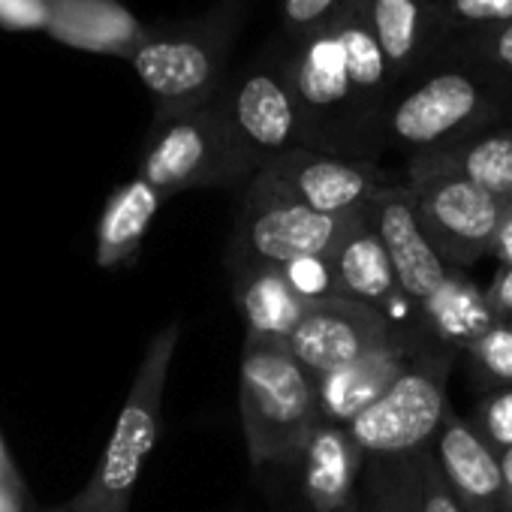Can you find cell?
<instances>
[{
  "instance_id": "cell-3",
  "label": "cell",
  "mask_w": 512,
  "mask_h": 512,
  "mask_svg": "<svg viewBox=\"0 0 512 512\" xmlns=\"http://www.w3.org/2000/svg\"><path fill=\"white\" fill-rule=\"evenodd\" d=\"M238 410L253 467L296 461L323 419L317 380L287 344L244 335L238 365Z\"/></svg>"
},
{
  "instance_id": "cell-14",
  "label": "cell",
  "mask_w": 512,
  "mask_h": 512,
  "mask_svg": "<svg viewBox=\"0 0 512 512\" xmlns=\"http://www.w3.org/2000/svg\"><path fill=\"white\" fill-rule=\"evenodd\" d=\"M329 266H332L338 299L368 305V308L386 314L395 326H398V317L407 323V329L419 326V320H410L401 314V311H407V314H419V311L413 302L404 299V293L398 287L389 253L368 217V205L353 217V223L347 226L341 241L332 247Z\"/></svg>"
},
{
  "instance_id": "cell-20",
  "label": "cell",
  "mask_w": 512,
  "mask_h": 512,
  "mask_svg": "<svg viewBox=\"0 0 512 512\" xmlns=\"http://www.w3.org/2000/svg\"><path fill=\"white\" fill-rule=\"evenodd\" d=\"M46 10V31L85 52L130 58L145 34V22L118 0H46Z\"/></svg>"
},
{
  "instance_id": "cell-25",
  "label": "cell",
  "mask_w": 512,
  "mask_h": 512,
  "mask_svg": "<svg viewBox=\"0 0 512 512\" xmlns=\"http://www.w3.org/2000/svg\"><path fill=\"white\" fill-rule=\"evenodd\" d=\"M446 52L458 55L461 61L479 67L482 73L512 88V22L458 34L446 43Z\"/></svg>"
},
{
  "instance_id": "cell-36",
  "label": "cell",
  "mask_w": 512,
  "mask_h": 512,
  "mask_svg": "<svg viewBox=\"0 0 512 512\" xmlns=\"http://www.w3.org/2000/svg\"><path fill=\"white\" fill-rule=\"evenodd\" d=\"M341 512H365V509L359 506V500H353V503H350V506H344Z\"/></svg>"
},
{
  "instance_id": "cell-30",
  "label": "cell",
  "mask_w": 512,
  "mask_h": 512,
  "mask_svg": "<svg viewBox=\"0 0 512 512\" xmlns=\"http://www.w3.org/2000/svg\"><path fill=\"white\" fill-rule=\"evenodd\" d=\"M419 488H422V512H464L455 497L449 494L443 476H440V467H437V458L431 449H422L419 455Z\"/></svg>"
},
{
  "instance_id": "cell-33",
  "label": "cell",
  "mask_w": 512,
  "mask_h": 512,
  "mask_svg": "<svg viewBox=\"0 0 512 512\" xmlns=\"http://www.w3.org/2000/svg\"><path fill=\"white\" fill-rule=\"evenodd\" d=\"M491 260L506 269L512 266V199L503 202V211H500V223H497V232H494V241H491Z\"/></svg>"
},
{
  "instance_id": "cell-22",
  "label": "cell",
  "mask_w": 512,
  "mask_h": 512,
  "mask_svg": "<svg viewBox=\"0 0 512 512\" xmlns=\"http://www.w3.org/2000/svg\"><path fill=\"white\" fill-rule=\"evenodd\" d=\"M419 326L422 332L452 350V353H467V347L491 326L497 323L488 305V296L482 287H476L464 272L452 269L443 287L422 302L419 308Z\"/></svg>"
},
{
  "instance_id": "cell-26",
  "label": "cell",
  "mask_w": 512,
  "mask_h": 512,
  "mask_svg": "<svg viewBox=\"0 0 512 512\" xmlns=\"http://www.w3.org/2000/svg\"><path fill=\"white\" fill-rule=\"evenodd\" d=\"M467 359L473 374L488 386H512V323H491L470 347Z\"/></svg>"
},
{
  "instance_id": "cell-15",
  "label": "cell",
  "mask_w": 512,
  "mask_h": 512,
  "mask_svg": "<svg viewBox=\"0 0 512 512\" xmlns=\"http://www.w3.org/2000/svg\"><path fill=\"white\" fill-rule=\"evenodd\" d=\"M425 344L428 335L422 332V326L395 329L383 344L368 350L362 359L317 380L323 419L335 425H350L365 407H371L404 377V371L416 362Z\"/></svg>"
},
{
  "instance_id": "cell-9",
  "label": "cell",
  "mask_w": 512,
  "mask_h": 512,
  "mask_svg": "<svg viewBox=\"0 0 512 512\" xmlns=\"http://www.w3.org/2000/svg\"><path fill=\"white\" fill-rule=\"evenodd\" d=\"M404 184L413 193L431 244L440 250L449 269L464 272L491 253V241L503 211V202L497 196L467 181L431 151L407 160Z\"/></svg>"
},
{
  "instance_id": "cell-32",
  "label": "cell",
  "mask_w": 512,
  "mask_h": 512,
  "mask_svg": "<svg viewBox=\"0 0 512 512\" xmlns=\"http://www.w3.org/2000/svg\"><path fill=\"white\" fill-rule=\"evenodd\" d=\"M485 296H488V305H491L494 320L512 323V266L494 272L491 284L485 287Z\"/></svg>"
},
{
  "instance_id": "cell-27",
  "label": "cell",
  "mask_w": 512,
  "mask_h": 512,
  "mask_svg": "<svg viewBox=\"0 0 512 512\" xmlns=\"http://www.w3.org/2000/svg\"><path fill=\"white\" fill-rule=\"evenodd\" d=\"M467 422L497 455L512 449V386L485 389L473 404Z\"/></svg>"
},
{
  "instance_id": "cell-6",
  "label": "cell",
  "mask_w": 512,
  "mask_h": 512,
  "mask_svg": "<svg viewBox=\"0 0 512 512\" xmlns=\"http://www.w3.org/2000/svg\"><path fill=\"white\" fill-rule=\"evenodd\" d=\"M290 76L302 106L308 148L374 160L383 136L353 94L335 25L290 43Z\"/></svg>"
},
{
  "instance_id": "cell-23",
  "label": "cell",
  "mask_w": 512,
  "mask_h": 512,
  "mask_svg": "<svg viewBox=\"0 0 512 512\" xmlns=\"http://www.w3.org/2000/svg\"><path fill=\"white\" fill-rule=\"evenodd\" d=\"M428 154V151H425ZM467 181L497 196L500 202L512 199V124L488 127L464 142L431 151Z\"/></svg>"
},
{
  "instance_id": "cell-24",
  "label": "cell",
  "mask_w": 512,
  "mask_h": 512,
  "mask_svg": "<svg viewBox=\"0 0 512 512\" xmlns=\"http://www.w3.org/2000/svg\"><path fill=\"white\" fill-rule=\"evenodd\" d=\"M371 500L365 512H422L419 458H371Z\"/></svg>"
},
{
  "instance_id": "cell-10",
  "label": "cell",
  "mask_w": 512,
  "mask_h": 512,
  "mask_svg": "<svg viewBox=\"0 0 512 512\" xmlns=\"http://www.w3.org/2000/svg\"><path fill=\"white\" fill-rule=\"evenodd\" d=\"M356 214H320L250 178L229 247V269L244 263H269L284 269L308 256H329Z\"/></svg>"
},
{
  "instance_id": "cell-28",
  "label": "cell",
  "mask_w": 512,
  "mask_h": 512,
  "mask_svg": "<svg viewBox=\"0 0 512 512\" xmlns=\"http://www.w3.org/2000/svg\"><path fill=\"white\" fill-rule=\"evenodd\" d=\"M353 0H281V37L299 43L332 28Z\"/></svg>"
},
{
  "instance_id": "cell-2",
  "label": "cell",
  "mask_w": 512,
  "mask_h": 512,
  "mask_svg": "<svg viewBox=\"0 0 512 512\" xmlns=\"http://www.w3.org/2000/svg\"><path fill=\"white\" fill-rule=\"evenodd\" d=\"M247 13V0L214 4L181 22H151L127 58L154 100V118L181 115L217 100L229 79V55Z\"/></svg>"
},
{
  "instance_id": "cell-35",
  "label": "cell",
  "mask_w": 512,
  "mask_h": 512,
  "mask_svg": "<svg viewBox=\"0 0 512 512\" xmlns=\"http://www.w3.org/2000/svg\"><path fill=\"white\" fill-rule=\"evenodd\" d=\"M500 470H503V512H512V449L500 455Z\"/></svg>"
},
{
  "instance_id": "cell-8",
  "label": "cell",
  "mask_w": 512,
  "mask_h": 512,
  "mask_svg": "<svg viewBox=\"0 0 512 512\" xmlns=\"http://www.w3.org/2000/svg\"><path fill=\"white\" fill-rule=\"evenodd\" d=\"M455 356L458 353L428 338V344L404 371V377L347 425L368 461L410 458L422 449H431L452 410L446 383Z\"/></svg>"
},
{
  "instance_id": "cell-21",
  "label": "cell",
  "mask_w": 512,
  "mask_h": 512,
  "mask_svg": "<svg viewBox=\"0 0 512 512\" xmlns=\"http://www.w3.org/2000/svg\"><path fill=\"white\" fill-rule=\"evenodd\" d=\"M166 199H169L166 193H160L154 184H148L139 175L109 193L97 223L94 260L100 269L115 272L133 260Z\"/></svg>"
},
{
  "instance_id": "cell-5",
  "label": "cell",
  "mask_w": 512,
  "mask_h": 512,
  "mask_svg": "<svg viewBox=\"0 0 512 512\" xmlns=\"http://www.w3.org/2000/svg\"><path fill=\"white\" fill-rule=\"evenodd\" d=\"M136 175L172 199L196 187L250 181L256 163L238 145L220 100H211L181 115L154 118L142 142Z\"/></svg>"
},
{
  "instance_id": "cell-12",
  "label": "cell",
  "mask_w": 512,
  "mask_h": 512,
  "mask_svg": "<svg viewBox=\"0 0 512 512\" xmlns=\"http://www.w3.org/2000/svg\"><path fill=\"white\" fill-rule=\"evenodd\" d=\"M395 329L407 326H395L386 314L350 299H320L308 308L305 320L290 335L287 347L314 380H323L347 368L350 362L362 359L368 350L383 344Z\"/></svg>"
},
{
  "instance_id": "cell-17",
  "label": "cell",
  "mask_w": 512,
  "mask_h": 512,
  "mask_svg": "<svg viewBox=\"0 0 512 512\" xmlns=\"http://www.w3.org/2000/svg\"><path fill=\"white\" fill-rule=\"evenodd\" d=\"M440 476L464 512H503L500 455L473 431V425L449 410L431 443Z\"/></svg>"
},
{
  "instance_id": "cell-18",
  "label": "cell",
  "mask_w": 512,
  "mask_h": 512,
  "mask_svg": "<svg viewBox=\"0 0 512 512\" xmlns=\"http://www.w3.org/2000/svg\"><path fill=\"white\" fill-rule=\"evenodd\" d=\"M296 461L311 512H341L356 500V482L368 464V455L359 449L347 425L320 419Z\"/></svg>"
},
{
  "instance_id": "cell-7",
  "label": "cell",
  "mask_w": 512,
  "mask_h": 512,
  "mask_svg": "<svg viewBox=\"0 0 512 512\" xmlns=\"http://www.w3.org/2000/svg\"><path fill=\"white\" fill-rule=\"evenodd\" d=\"M217 100L256 169L278 154L308 148L305 118L290 76V43L281 34L241 70L229 73Z\"/></svg>"
},
{
  "instance_id": "cell-34",
  "label": "cell",
  "mask_w": 512,
  "mask_h": 512,
  "mask_svg": "<svg viewBox=\"0 0 512 512\" xmlns=\"http://www.w3.org/2000/svg\"><path fill=\"white\" fill-rule=\"evenodd\" d=\"M0 512H22L16 476H0Z\"/></svg>"
},
{
  "instance_id": "cell-13",
  "label": "cell",
  "mask_w": 512,
  "mask_h": 512,
  "mask_svg": "<svg viewBox=\"0 0 512 512\" xmlns=\"http://www.w3.org/2000/svg\"><path fill=\"white\" fill-rule=\"evenodd\" d=\"M368 217L389 253L404 299L419 308L443 287L452 269L431 244L410 187L404 181H392L389 187H383L368 202Z\"/></svg>"
},
{
  "instance_id": "cell-16",
  "label": "cell",
  "mask_w": 512,
  "mask_h": 512,
  "mask_svg": "<svg viewBox=\"0 0 512 512\" xmlns=\"http://www.w3.org/2000/svg\"><path fill=\"white\" fill-rule=\"evenodd\" d=\"M362 10L395 88L425 70L452 40L443 0H362Z\"/></svg>"
},
{
  "instance_id": "cell-19",
  "label": "cell",
  "mask_w": 512,
  "mask_h": 512,
  "mask_svg": "<svg viewBox=\"0 0 512 512\" xmlns=\"http://www.w3.org/2000/svg\"><path fill=\"white\" fill-rule=\"evenodd\" d=\"M232 299L244 320V335L287 344L314 305L299 293L281 266L244 263L232 266Z\"/></svg>"
},
{
  "instance_id": "cell-31",
  "label": "cell",
  "mask_w": 512,
  "mask_h": 512,
  "mask_svg": "<svg viewBox=\"0 0 512 512\" xmlns=\"http://www.w3.org/2000/svg\"><path fill=\"white\" fill-rule=\"evenodd\" d=\"M46 0H0V22L7 28H43L46 31Z\"/></svg>"
},
{
  "instance_id": "cell-1",
  "label": "cell",
  "mask_w": 512,
  "mask_h": 512,
  "mask_svg": "<svg viewBox=\"0 0 512 512\" xmlns=\"http://www.w3.org/2000/svg\"><path fill=\"white\" fill-rule=\"evenodd\" d=\"M509 103V85L443 49L425 70L395 88L383 115V145L410 157L440 151L494 127Z\"/></svg>"
},
{
  "instance_id": "cell-29",
  "label": "cell",
  "mask_w": 512,
  "mask_h": 512,
  "mask_svg": "<svg viewBox=\"0 0 512 512\" xmlns=\"http://www.w3.org/2000/svg\"><path fill=\"white\" fill-rule=\"evenodd\" d=\"M449 37L512 22V0H443Z\"/></svg>"
},
{
  "instance_id": "cell-37",
  "label": "cell",
  "mask_w": 512,
  "mask_h": 512,
  "mask_svg": "<svg viewBox=\"0 0 512 512\" xmlns=\"http://www.w3.org/2000/svg\"><path fill=\"white\" fill-rule=\"evenodd\" d=\"M52 512H67V509H52Z\"/></svg>"
},
{
  "instance_id": "cell-4",
  "label": "cell",
  "mask_w": 512,
  "mask_h": 512,
  "mask_svg": "<svg viewBox=\"0 0 512 512\" xmlns=\"http://www.w3.org/2000/svg\"><path fill=\"white\" fill-rule=\"evenodd\" d=\"M181 323H166L148 344L139 371L130 383L127 401L118 413L112 437L85 482V488L64 506L67 512H130L142 467L157 446L163 395L178 350Z\"/></svg>"
},
{
  "instance_id": "cell-11",
  "label": "cell",
  "mask_w": 512,
  "mask_h": 512,
  "mask_svg": "<svg viewBox=\"0 0 512 512\" xmlns=\"http://www.w3.org/2000/svg\"><path fill=\"white\" fill-rule=\"evenodd\" d=\"M253 178L320 214L335 217L362 211L383 187L392 184L386 169L374 160L338 157L317 148H293L278 154L256 169Z\"/></svg>"
}]
</instances>
